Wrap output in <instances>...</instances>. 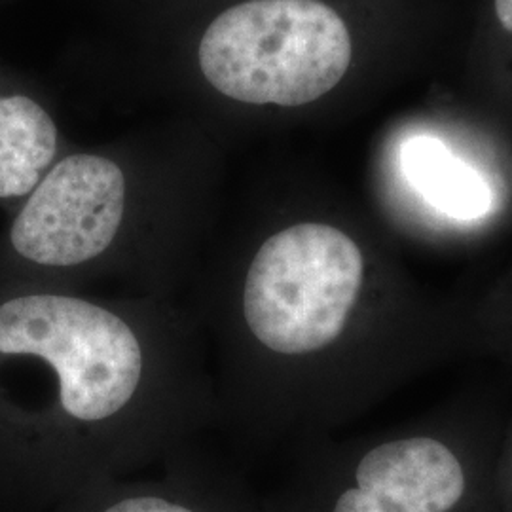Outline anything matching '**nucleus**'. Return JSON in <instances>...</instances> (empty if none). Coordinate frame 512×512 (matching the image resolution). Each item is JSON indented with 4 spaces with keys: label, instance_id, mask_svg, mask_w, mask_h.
<instances>
[{
    "label": "nucleus",
    "instance_id": "nucleus-1",
    "mask_svg": "<svg viewBox=\"0 0 512 512\" xmlns=\"http://www.w3.org/2000/svg\"><path fill=\"white\" fill-rule=\"evenodd\" d=\"M215 425L209 346L183 298L0 279L4 494L46 512Z\"/></svg>",
    "mask_w": 512,
    "mask_h": 512
},
{
    "label": "nucleus",
    "instance_id": "nucleus-2",
    "mask_svg": "<svg viewBox=\"0 0 512 512\" xmlns=\"http://www.w3.org/2000/svg\"><path fill=\"white\" fill-rule=\"evenodd\" d=\"M190 308L202 327L217 425L272 442L342 418L374 370L382 272L325 220H296L207 272ZM190 289V287H188Z\"/></svg>",
    "mask_w": 512,
    "mask_h": 512
},
{
    "label": "nucleus",
    "instance_id": "nucleus-3",
    "mask_svg": "<svg viewBox=\"0 0 512 512\" xmlns=\"http://www.w3.org/2000/svg\"><path fill=\"white\" fill-rule=\"evenodd\" d=\"M268 512H507L495 465L429 435L313 454Z\"/></svg>",
    "mask_w": 512,
    "mask_h": 512
},
{
    "label": "nucleus",
    "instance_id": "nucleus-4",
    "mask_svg": "<svg viewBox=\"0 0 512 512\" xmlns=\"http://www.w3.org/2000/svg\"><path fill=\"white\" fill-rule=\"evenodd\" d=\"M348 25L319 0H249L215 19L200 44V67L222 95L251 105L298 107L346 76Z\"/></svg>",
    "mask_w": 512,
    "mask_h": 512
},
{
    "label": "nucleus",
    "instance_id": "nucleus-5",
    "mask_svg": "<svg viewBox=\"0 0 512 512\" xmlns=\"http://www.w3.org/2000/svg\"><path fill=\"white\" fill-rule=\"evenodd\" d=\"M139 475L107 478L46 512H268L234 471L192 446Z\"/></svg>",
    "mask_w": 512,
    "mask_h": 512
},
{
    "label": "nucleus",
    "instance_id": "nucleus-6",
    "mask_svg": "<svg viewBox=\"0 0 512 512\" xmlns=\"http://www.w3.org/2000/svg\"><path fill=\"white\" fill-rule=\"evenodd\" d=\"M57 156L52 116L25 95L0 97V200H25Z\"/></svg>",
    "mask_w": 512,
    "mask_h": 512
},
{
    "label": "nucleus",
    "instance_id": "nucleus-7",
    "mask_svg": "<svg viewBox=\"0 0 512 512\" xmlns=\"http://www.w3.org/2000/svg\"><path fill=\"white\" fill-rule=\"evenodd\" d=\"M403 167L408 183L423 200L452 219H480L492 207V190L484 177L435 137L416 135L408 139Z\"/></svg>",
    "mask_w": 512,
    "mask_h": 512
},
{
    "label": "nucleus",
    "instance_id": "nucleus-8",
    "mask_svg": "<svg viewBox=\"0 0 512 512\" xmlns=\"http://www.w3.org/2000/svg\"><path fill=\"white\" fill-rule=\"evenodd\" d=\"M495 480L505 511L512 512V456L499 465L495 463Z\"/></svg>",
    "mask_w": 512,
    "mask_h": 512
},
{
    "label": "nucleus",
    "instance_id": "nucleus-9",
    "mask_svg": "<svg viewBox=\"0 0 512 512\" xmlns=\"http://www.w3.org/2000/svg\"><path fill=\"white\" fill-rule=\"evenodd\" d=\"M495 14L503 29L512 33V0H495Z\"/></svg>",
    "mask_w": 512,
    "mask_h": 512
}]
</instances>
